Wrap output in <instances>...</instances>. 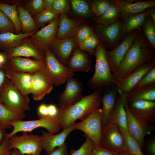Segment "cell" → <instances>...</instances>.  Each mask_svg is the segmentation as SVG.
Wrapping results in <instances>:
<instances>
[{"label":"cell","mask_w":155,"mask_h":155,"mask_svg":"<svg viewBox=\"0 0 155 155\" xmlns=\"http://www.w3.org/2000/svg\"><path fill=\"white\" fill-rule=\"evenodd\" d=\"M102 96L101 92L94 91L66 107L63 113L61 129H63L67 128L77 119L83 120L95 109L99 108L101 104Z\"/></svg>","instance_id":"cell-2"},{"label":"cell","mask_w":155,"mask_h":155,"mask_svg":"<svg viewBox=\"0 0 155 155\" xmlns=\"http://www.w3.org/2000/svg\"><path fill=\"white\" fill-rule=\"evenodd\" d=\"M7 32L16 34L15 28L11 20L0 10V34Z\"/></svg>","instance_id":"cell-43"},{"label":"cell","mask_w":155,"mask_h":155,"mask_svg":"<svg viewBox=\"0 0 155 155\" xmlns=\"http://www.w3.org/2000/svg\"><path fill=\"white\" fill-rule=\"evenodd\" d=\"M94 18L96 23L104 25H111L121 19L120 11L116 5L111 3L110 7L104 13L100 16Z\"/></svg>","instance_id":"cell-33"},{"label":"cell","mask_w":155,"mask_h":155,"mask_svg":"<svg viewBox=\"0 0 155 155\" xmlns=\"http://www.w3.org/2000/svg\"><path fill=\"white\" fill-rule=\"evenodd\" d=\"M59 15L48 25L30 37L36 45L44 51L50 49L53 41L56 38Z\"/></svg>","instance_id":"cell-17"},{"label":"cell","mask_w":155,"mask_h":155,"mask_svg":"<svg viewBox=\"0 0 155 155\" xmlns=\"http://www.w3.org/2000/svg\"><path fill=\"white\" fill-rule=\"evenodd\" d=\"M10 155H24L18 149L14 148Z\"/></svg>","instance_id":"cell-57"},{"label":"cell","mask_w":155,"mask_h":155,"mask_svg":"<svg viewBox=\"0 0 155 155\" xmlns=\"http://www.w3.org/2000/svg\"><path fill=\"white\" fill-rule=\"evenodd\" d=\"M6 59L3 54L0 53V66L3 65Z\"/></svg>","instance_id":"cell-58"},{"label":"cell","mask_w":155,"mask_h":155,"mask_svg":"<svg viewBox=\"0 0 155 155\" xmlns=\"http://www.w3.org/2000/svg\"><path fill=\"white\" fill-rule=\"evenodd\" d=\"M53 83L45 71H40L33 74L31 94L35 100L42 99L51 92Z\"/></svg>","instance_id":"cell-22"},{"label":"cell","mask_w":155,"mask_h":155,"mask_svg":"<svg viewBox=\"0 0 155 155\" xmlns=\"http://www.w3.org/2000/svg\"><path fill=\"white\" fill-rule=\"evenodd\" d=\"M18 5H9L0 2V10L11 20L16 30V34L21 33L22 26L17 10Z\"/></svg>","instance_id":"cell-34"},{"label":"cell","mask_w":155,"mask_h":155,"mask_svg":"<svg viewBox=\"0 0 155 155\" xmlns=\"http://www.w3.org/2000/svg\"><path fill=\"white\" fill-rule=\"evenodd\" d=\"M4 66L7 69L16 72L33 74L40 71H45V60L40 61L21 57L7 59Z\"/></svg>","instance_id":"cell-13"},{"label":"cell","mask_w":155,"mask_h":155,"mask_svg":"<svg viewBox=\"0 0 155 155\" xmlns=\"http://www.w3.org/2000/svg\"><path fill=\"white\" fill-rule=\"evenodd\" d=\"M155 49L141 29L126 53L117 71L114 74L117 80L125 78L144 63L155 58Z\"/></svg>","instance_id":"cell-1"},{"label":"cell","mask_w":155,"mask_h":155,"mask_svg":"<svg viewBox=\"0 0 155 155\" xmlns=\"http://www.w3.org/2000/svg\"><path fill=\"white\" fill-rule=\"evenodd\" d=\"M38 30L24 34L21 33L17 34L11 32L0 34V49L4 51L20 45L24 38L31 36Z\"/></svg>","instance_id":"cell-28"},{"label":"cell","mask_w":155,"mask_h":155,"mask_svg":"<svg viewBox=\"0 0 155 155\" xmlns=\"http://www.w3.org/2000/svg\"><path fill=\"white\" fill-rule=\"evenodd\" d=\"M46 64L45 71L51 79L53 86H60L66 82L67 80L73 77L74 72L60 62L49 49L44 51Z\"/></svg>","instance_id":"cell-8"},{"label":"cell","mask_w":155,"mask_h":155,"mask_svg":"<svg viewBox=\"0 0 155 155\" xmlns=\"http://www.w3.org/2000/svg\"><path fill=\"white\" fill-rule=\"evenodd\" d=\"M127 106L133 116L141 122L149 123L155 119V101H137L127 103Z\"/></svg>","instance_id":"cell-21"},{"label":"cell","mask_w":155,"mask_h":155,"mask_svg":"<svg viewBox=\"0 0 155 155\" xmlns=\"http://www.w3.org/2000/svg\"><path fill=\"white\" fill-rule=\"evenodd\" d=\"M70 3L75 17L94 18L88 3L83 0H71Z\"/></svg>","instance_id":"cell-35"},{"label":"cell","mask_w":155,"mask_h":155,"mask_svg":"<svg viewBox=\"0 0 155 155\" xmlns=\"http://www.w3.org/2000/svg\"><path fill=\"white\" fill-rule=\"evenodd\" d=\"M154 7L149 8L148 9V11L149 16L155 22V10Z\"/></svg>","instance_id":"cell-55"},{"label":"cell","mask_w":155,"mask_h":155,"mask_svg":"<svg viewBox=\"0 0 155 155\" xmlns=\"http://www.w3.org/2000/svg\"><path fill=\"white\" fill-rule=\"evenodd\" d=\"M139 30H135L127 34L122 41L113 50H106V59L113 74L118 69L126 53L137 36Z\"/></svg>","instance_id":"cell-10"},{"label":"cell","mask_w":155,"mask_h":155,"mask_svg":"<svg viewBox=\"0 0 155 155\" xmlns=\"http://www.w3.org/2000/svg\"><path fill=\"white\" fill-rule=\"evenodd\" d=\"M119 153L100 147H95L89 155H118Z\"/></svg>","instance_id":"cell-47"},{"label":"cell","mask_w":155,"mask_h":155,"mask_svg":"<svg viewBox=\"0 0 155 155\" xmlns=\"http://www.w3.org/2000/svg\"><path fill=\"white\" fill-rule=\"evenodd\" d=\"M32 75L7 69L6 76L23 94L28 95L31 94Z\"/></svg>","instance_id":"cell-27"},{"label":"cell","mask_w":155,"mask_h":155,"mask_svg":"<svg viewBox=\"0 0 155 155\" xmlns=\"http://www.w3.org/2000/svg\"><path fill=\"white\" fill-rule=\"evenodd\" d=\"M148 9L140 13L129 16L123 20L122 30L124 34L127 35L141 29L146 19L149 16Z\"/></svg>","instance_id":"cell-31"},{"label":"cell","mask_w":155,"mask_h":155,"mask_svg":"<svg viewBox=\"0 0 155 155\" xmlns=\"http://www.w3.org/2000/svg\"><path fill=\"white\" fill-rule=\"evenodd\" d=\"M7 69L4 65L0 66V87L4 82L6 77Z\"/></svg>","instance_id":"cell-53"},{"label":"cell","mask_w":155,"mask_h":155,"mask_svg":"<svg viewBox=\"0 0 155 155\" xmlns=\"http://www.w3.org/2000/svg\"><path fill=\"white\" fill-rule=\"evenodd\" d=\"M66 14L59 15L58 28L56 38L61 39L75 37L76 32L80 26L84 24V18L75 17L69 18Z\"/></svg>","instance_id":"cell-20"},{"label":"cell","mask_w":155,"mask_h":155,"mask_svg":"<svg viewBox=\"0 0 155 155\" xmlns=\"http://www.w3.org/2000/svg\"><path fill=\"white\" fill-rule=\"evenodd\" d=\"M74 123L57 134L46 131L43 132L40 135V142L42 150H44L47 153L55 149L56 147L60 148L63 146L65 143V141L67 136L75 130Z\"/></svg>","instance_id":"cell-23"},{"label":"cell","mask_w":155,"mask_h":155,"mask_svg":"<svg viewBox=\"0 0 155 155\" xmlns=\"http://www.w3.org/2000/svg\"><path fill=\"white\" fill-rule=\"evenodd\" d=\"M22 6L33 18L44 10L43 0H26Z\"/></svg>","instance_id":"cell-41"},{"label":"cell","mask_w":155,"mask_h":155,"mask_svg":"<svg viewBox=\"0 0 155 155\" xmlns=\"http://www.w3.org/2000/svg\"><path fill=\"white\" fill-rule=\"evenodd\" d=\"M155 67V59L144 63L126 77L117 80L115 85L117 89L127 94L140 80Z\"/></svg>","instance_id":"cell-14"},{"label":"cell","mask_w":155,"mask_h":155,"mask_svg":"<svg viewBox=\"0 0 155 155\" xmlns=\"http://www.w3.org/2000/svg\"><path fill=\"white\" fill-rule=\"evenodd\" d=\"M0 102L23 113L30 109L28 95L23 94L7 78L0 87Z\"/></svg>","instance_id":"cell-5"},{"label":"cell","mask_w":155,"mask_h":155,"mask_svg":"<svg viewBox=\"0 0 155 155\" xmlns=\"http://www.w3.org/2000/svg\"><path fill=\"white\" fill-rule=\"evenodd\" d=\"M111 0L119 9L121 19L123 20L131 15L142 12L148 8L155 7V0Z\"/></svg>","instance_id":"cell-18"},{"label":"cell","mask_w":155,"mask_h":155,"mask_svg":"<svg viewBox=\"0 0 155 155\" xmlns=\"http://www.w3.org/2000/svg\"><path fill=\"white\" fill-rule=\"evenodd\" d=\"M100 147L118 153L125 151L123 137L116 124L110 123L102 129Z\"/></svg>","instance_id":"cell-12"},{"label":"cell","mask_w":155,"mask_h":155,"mask_svg":"<svg viewBox=\"0 0 155 155\" xmlns=\"http://www.w3.org/2000/svg\"><path fill=\"white\" fill-rule=\"evenodd\" d=\"M154 85H155V67L145 75L133 88Z\"/></svg>","instance_id":"cell-46"},{"label":"cell","mask_w":155,"mask_h":155,"mask_svg":"<svg viewBox=\"0 0 155 155\" xmlns=\"http://www.w3.org/2000/svg\"><path fill=\"white\" fill-rule=\"evenodd\" d=\"M100 42L93 32L83 42L78 45L81 50L88 53L90 55H95L97 47Z\"/></svg>","instance_id":"cell-39"},{"label":"cell","mask_w":155,"mask_h":155,"mask_svg":"<svg viewBox=\"0 0 155 155\" xmlns=\"http://www.w3.org/2000/svg\"><path fill=\"white\" fill-rule=\"evenodd\" d=\"M54 1V0H43L44 9H48L51 7Z\"/></svg>","instance_id":"cell-56"},{"label":"cell","mask_w":155,"mask_h":155,"mask_svg":"<svg viewBox=\"0 0 155 155\" xmlns=\"http://www.w3.org/2000/svg\"><path fill=\"white\" fill-rule=\"evenodd\" d=\"M88 3L94 18L98 17L109 8L111 4V0H93Z\"/></svg>","instance_id":"cell-38"},{"label":"cell","mask_w":155,"mask_h":155,"mask_svg":"<svg viewBox=\"0 0 155 155\" xmlns=\"http://www.w3.org/2000/svg\"><path fill=\"white\" fill-rule=\"evenodd\" d=\"M118 155H131L125 151L119 153Z\"/></svg>","instance_id":"cell-59"},{"label":"cell","mask_w":155,"mask_h":155,"mask_svg":"<svg viewBox=\"0 0 155 155\" xmlns=\"http://www.w3.org/2000/svg\"><path fill=\"white\" fill-rule=\"evenodd\" d=\"M40 139L39 135L23 132L21 136L13 135L8 141L11 149H17L24 155H40L42 150Z\"/></svg>","instance_id":"cell-9"},{"label":"cell","mask_w":155,"mask_h":155,"mask_svg":"<svg viewBox=\"0 0 155 155\" xmlns=\"http://www.w3.org/2000/svg\"><path fill=\"white\" fill-rule=\"evenodd\" d=\"M6 129L0 124V145L6 139L7 133L6 132Z\"/></svg>","instance_id":"cell-54"},{"label":"cell","mask_w":155,"mask_h":155,"mask_svg":"<svg viewBox=\"0 0 155 155\" xmlns=\"http://www.w3.org/2000/svg\"><path fill=\"white\" fill-rule=\"evenodd\" d=\"M89 55L78 46L74 51L66 67L74 72L78 71L88 72L92 64Z\"/></svg>","instance_id":"cell-26"},{"label":"cell","mask_w":155,"mask_h":155,"mask_svg":"<svg viewBox=\"0 0 155 155\" xmlns=\"http://www.w3.org/2000/svg\"><path fill=\"white\" fill-rule=\"evenodd\" d=\"M126 95L118 90L115 108L109 122L116 124L122 133L128 132L127 113L124 106Z\"/></svg>","instance_id":"cell-25"},{"label":"cell","mask_w":155,"mask_h":155,"mask_svg":"<svg viewBox=\"0 0 155 155\" xmlns=\"http://www.w3.org/2000/svg\"><path fill=\"white\" fill-rule=\"evenodd\" d=\"M127 103L139 100L155 101V85L133 88L126 95Z\"/></svg>","instance_id":"cell-29"},{"label":"cell","mask_w":155,"mask_h":155,"mask_svg":"<svg viewBox=\"0 0 155 155\" xmlns=\"http://www.w3.org/2000/svg\"><path fill=\"white\" fill-rule=\"evenodd\" d=\"M60 14L55 11L51 7L44 10L33 18L39 28L46 24H49Z\"/></svg>","instance_id":"cell-37"},{"label":"cell","mask_w":155,"mask_h":155,"mask_svg":"<svg viewBox=\"0 0 155 155\" xmlns=\"http://www.w3.org/2000/svg\"><path fill=\"white\" fill-rule=\"evenodd\" d=\"M48 116L52 118L56 117L58 114V108L53 104L48 105Z\"/></svg>","instance_id":"cell-52"},{"label":"cell","mask_w":155,"mask_h":155,"mask_svg":"<svg viewBox=\"0 0 155 155\" xmlns=\"http://www.w3.org/2000/svg\"><path fill=\"white\" fill-rule=\"evenodd\" d=\"M147 150L150 155H155V138L153 137L148 142Z\"/></svg>","instance_id":"cell-51"},{"label":"cell","mask_w":155,"mask_h":155,"mask_svg":"<svg viewBox=\"0 0 155 155\" xmlns=\"http://www.w3.org/2000/svg\"><path fill=\"white\" fill-rule=\"evenodd\" d=\"M102 109L98 108L93 111L83 120L75 123V129L84 132L87 137L94 142L96 147H100L102 134Z\"/></svg>","instance_id":"cell-7"},{"label":"cell","mask_w":155,"mask_h":155,"mask_svg":"<svg viewBox=\"0 0 155 155\" xmlns=\"http://www.w3.org/2000/svg\"><path fill=\"white\" fill-rule=\"evenodd\" d=\"M63 92L59 95V107H69L80 100L83 97V83L76 78L72 77L68 78Z\"/></svg>","instance_id":"cell-15"},{"label":"cell","mask_w":155,"mask_h":155,"mask_svg":"<svg viewBox=\"0 0 155 155\" xmlns=\"http://www.w3.org/2000/svg\"><path fill=\"white\" fill-rule=\"evenodd\" d=\"M37 115L39 119L49 118L48 116V105L44 104H40L38 108Z\"/></svg>","instance_id":"cell-48"},{"label":"cell","mask_w":155,"mask_h":155,"mask_svg":"<svg viewBox=\"0 0 155 155\" xmlns=\"http://www.w3.org/2000/svg\"><path fill=\"white\" fill-rule=\"evenodd\" d=\"M106 49L101 43L96 48L95 55V71L92 78L88 82V86L94 91L101 92L103 90L115 85L117 80L111 72L106 55Z\"/></svg>","instance_id":"cell-3"},{"label":"cell","mask_w":155,"mask_h":155,"mask_svg":"<svg viewBox=\"0 0 155 155\" xmlns=\"http://www.w3.org/2000/svg\"><path fill=\"white\" fill-rule=\"evenodd\" d=\"M78 46L75 37L58 39L56 38L50 50L55 57L66 66L75 49Z\"/></svg>","instance_id":"cell-16"},{"label":"cell","mask_w":155,"mask_h":155,"mask_svg":"<svg viewBox=\"0 0 155 155\" xmlns=\"http://www.w3.org/2000/svg\"><path fill=\"white\" fill-rule=\"evenodd\" d=\"M46 155H68L66 144L62 147L54 149L46 153Z\"/></svg>","instance_id":"cell-49"},{"label":"cell","mask_w":155,"mask_h":155,"mask_svg":"<svg viewBox=\"0 0 155 155\" xmlns=\"http://www.w3.org/2000/svg\"><path fill=\"white\" fill-rule=\"evenodd\" d=\"M63 110L58 108L57 115L54 118H47L28 121H17L10 122L9 125L13 127V130L9 133H7L6 139H9L17 133L31 132L33 130L38 127L46 129L48 132L52 133H58L61 129V121Z\"/></svg>","instance_id":"cell-4"},{"label":"cell","mask_w":155,"mask_h":155,"mask_svg":"<svg viewBox=\"0 0 155 155\" xmlns=\"http://www.w3.org/2000/svg\"><path fill=\"white\" fill-rule=\"evenodd\" d=\"M146 39L155 49V22L149 16L141 27Z\"/></svg>","instance_id":"cell-40"},{"label":"cell","mask_w":155,"mask_h":155,"mask_svg":"<svg viewBox=\"0 0 155 155\" xmlns=\"http://www.w3.org/2000/svg\"><path fill=\"white\" fill-rule=\"evenodd\" d=\"M124 106L127 113L128 132L137 141L142 150L145 136L151 129L154 128L149 123L141 122L133 116L129 110L126 99Z\"/></svg>","instance_id":"cell-19"},{"label":"cell","mask_w":155,"mask_h":155,"mask_svg":"<svg viewBox=\"0 0 155 155\" xmlns=\"http://www.w3.org/2000/svg\"><path fill=\"white\" fill-rule=\"evenodd\" d=\"M52 9L59 14H68L70 12L71 5L70 0H54L51 6Z\"/></svg>","instance_id":"cell-45"},{"label":"cell","mask_w":155,"mask_h":155,"mask_svg":"<svg viewBox=\"0 0 155 155\" xmlns=\"http://www.w3.org/2000/svg\"><path fill=\"white\" fill-rule=\"evenodd\" d=\"M123 20L121 19L117 22L109 25L96 23L92 26L93 32L100 43L109 50L116 48L126 35L123 33L122 26Z\"/></svg>","instance_id":"cell-6"},{"label":"cell","mask_w":155,"mask_h":155,"mask_svg":"<svg viewBox=\"0 0 155 155\" xmlns=\"http://www.w3.org/2000/svg\"><path fill=\"white\" fill-rule=\"evenodd\" d=\"M110 86L104 90L102 96V129L109 123L111 116L115 108L118 94V90L115 85H113L111 87Z\"/></svg>","instance_id":"cell-24"},{"label":"cell","mask_w":155,"mask_h":155,"mask_svg":"<svg viewBox=\"0 0 155 155\" xmlns=\"http://www.w3.org/2000/svg\"><path fill=\"white\" fill-rule=\"evenodd\" d=\"M8 139H5L0 145V155H10L11 153Z\"/></svg>","instance_id":"cell-50"},{"label":"cell","mask_w":155,"mask_h":155,"mask_svg":"<svg viewBox=\"0 0 155 155\" xmlns=\"http://www.w3.org/2000/svg\"><path fill=\"white\" fill-rule=\"evenodd\" d=\"M25 116L24 113L0 102V124L6 129L11 128L9 125L10 122L22 120Z\"/></svg>","instance_id":"cell-30"},{"label":"cell","mask_w":155,"mask_h":155,"mask_svg":"<svg viewBox=\"0 0 155 155\" xmlns=\"http://www.w3.org/2000/svg\"><path fill=\"white\" fill-rule=\"evenodd\" d=\"M93 32L92 26L84 24L81 25L78 29L75 37L78 45L83 42Z\"/></svg>","instance_id":"cell-44"},{"label":"cell","mask_w":155,"mask_h":155,"mask_svg":"<svg viewBox=\"0 0 155 155\" xmlns=\"http://www.w3.org/2000/svg\"><path fill=\"white\" fill-rule=\"evenodd\" d=\"M17 10L19 19L22 25V33H29L38 29L39 28L33 18L22 5H18Z\"/></svg>","instance_id":"cell-32"},{"label":"cell","mask_w":155,"mask_h":155,"mask_svg":"<svg viewBox=\"0 0 155 155\" xmlns=\"http://www.w3.org/2000/svg\"><path fill=\"white\" fill-rule=\"evenodd\" d=\"M3 54L7 59L17 57H32L40 61L45 60V58L44 51L36 45L30 37L24 38L20 45L3 51Z\"/></svg>","instance_id":"cell-11"},{"label":"cell","mask_w":155,"mask_h":155,"mask_svg":"<svg viewBox=\"0 0 155 155\" xmlns=\"http://www.w3.org/2000/svg\"><path fill=\"white\" fill-rule=\"evenodd\" d=\"M121 133L125 151L131 155H144L138 142L128 132Z\"/></svg>","instance_id":"cell-36"},{"label":"cell","mask_w":155,"mask_h":155,"mask_svg":"<svg viewBox=\"0 0 155 155\" xmlns=\"http://www.w3.org/2000/svg\"><path fill=\"white\" fill-rule=\"evenodd\" d=\"M95 147L93 141L87 137L85 142L77 150L73 149L70 150V155H89Z\"/></svg>","instance_id":"cell-42"}]
</instances>
